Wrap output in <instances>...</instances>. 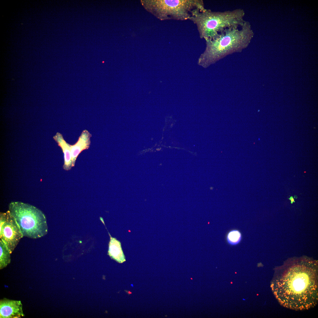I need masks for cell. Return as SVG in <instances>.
Here are the masks:
<instances>
[{"mask_svg": "<svg viewBox=\"0 0 318 318\" xmlns=\"http://www.w3.org/2000/svg\"><path fill=\"white\" fill-rule=\"evenodd\" d=\"M288 199L291 201V203H292L293 202H295L293 197L292 196H291L289 198H288Z\"/></svg>", "mask_w": 318, "mask_h": 318, "instance_id": "cell-13", "label": "cell"}, {"mask_svg": "<svg viewBox=\"0 0 318 318\" xmlns=\"http://www.w3.org/2000/svg\"><path fill=\"white\" fill-rule=\"evenodd\" d=\"M253 35L250 23L245 20L240 27L226 29L218 37L206 41L198 64L207 68L228 55L241 52L249 46Z\"/></svg>", "mask_w": 318, "mask_h": 318, "instance_id": "cell-2", "label": "cell"}, {"mask_svg": "<svg viewBox=\"0 0 318 318\" xmlns=\"http://www.w3.org/2000/svg\"><path fill=\"white\" fill-rule=\"evenodd\" d=\"M23 237L14 217L8 210L0 213V239L11 254Z\"/></svg>", "mask_w": 318, "mask_h": 318, "instance_id": "cell-6", "label": "cell"}, {"mask_svg": "<svg viewBox=\"0 0 318 318\" xmlns=\"http://www.w3.org/2000/svg\"><path fill=\"white\" fill-rule=\"evenodd\" d=\"M92 134L86 130L82 132L77 141L74 145H71L72 159V167L75 165L76 159L83 150L88 149L90 144V138Z\"/></svg>", "mask_w": 318, "mask_h": 318, "instance_id": "cell-8", "label": "cell"}, {"mask_svg": "<svg viewBox=\"0 0 318 318\" xmlns=\"http://www.w3.org/2000/svg\"><path fill=\"white\" fill-rule=\"evenodd\" d=\"M245 15L244 10L241 8L222 12L196 9L189 19L196 24L200 38L206 41L218 37L227 29L242 26Z\"/></svg>", "mask_w": 318, "mask_h": 318, "instance_id": "cell-3", "label": "cell"}, {"mask_svg": "<svg viewBox=\"0 0 318 318\" xmlns=\"http://www.w3.org/2000/svg\"><path fill=\"white\" fill-rule=\"evenodd\" d=\"M24 316L21 301L6 298L0 300V318H17Z\"/></svg>", "mask_w": 318, "mask_h": 318, "instance_id": "cell-7", "label": "cell"}, {"mask_svg": "<svg viewBox=\"0 0 318 318\" xmlns=\"http://www.w3.org/2000/svg\"><path fill=\"white\" fill-rule=\"evenodd\" d=\"M8 211L16 221L23 236L35 239L47 233L46 217L37 207L23 202L13 201L9 204Z\"/></svg>", "mask_w": 318, "mask_h": 318, "instance_id": "cell-4", "label": "cell"}, {"mask_svg": "<svg viewBox=\"0 0 318 318\" xmlns=\"http://www.w3.org/2000/svg\"><path fill=\"white\" fill-rule=\"evenodd\" d=\"M11 253L3 242L0 239V269H2L11 262Z\"/></svg>", "mask_w": 318, "mask_h": 318, "instance_id": "cell-11", "label": "cell"}, {"mask_svg": "<svg viewBox=\"0 0 318 318\" xmlns=\"http://www.w3.org/2000/svg\"><path fill=\"white\" fill-rule=\"evenodd\" d=\"M110 240L109 244L108 254L110 257L119 263L125 261V255L123 252L120 242L110 235Z\"/></svg>", "mask_w": 318, "mask_h": 318, "instance_id": "cell-10", "label": "cell"}, {"mask_svg": "<svg viewBox=\"0 0 318 318\" xmlns=\"http://www.w3.org/2000/svg\"><path fill=\"white\" fill-rule=\"evenodd\" d=\"M144 8L160 20L189 19L196 9H205L202 0H141Z\"/></svg>", "mask_w": 318, "mask_h": 318, "instance_id": "cell-5", "label": "cell"}, {"mask_svg": "<svg viewBox=\"0 0 318 318\" xmlns=\"http://www.w3.org/2000/svg\"><path fill=\"white\" fill-rule=\"evenodd\" d=\"M271 287L280 304L295 310L307 309L318 301L317 263L302 259L276 270Z\"/></svg>", "mask_w": 318, "mask_h": 318, "instance_id": "cell-1", "label": "cell"}, {"mask_svg": "<svg viewBox=\"0 0 318 318\" xmlns=\"http://www.w3.org/2000/svg\"><path fill=\"white\" fill-rule=\"evenodd\" d=\"M241 232L236 229L232 230L228 233L226 239L228 244L231 245H236L240 242L241 239Z\"/></svg>", "mask_w": 318, "mask_h": 318, "instance_id": "cell-12", "label": "cell"}, {"mask_svg": "<svg viewBox=\"0 0 318 318\" xmlns=\"http://www.w3.org/2000/svg\"><path fill=\"white\" fill-rule=\"evenodd\" d=\"M53 138L61 148L64 153L63 169L66 170H70L72 167L71 145L66 141L62 135L59 132H57Z\"/></svg>", "mask_w": 318, "mask_h": 318, "instance_id": "cell-9", "label": "cell"}]
</instances>
